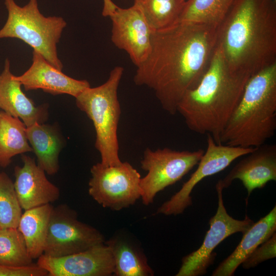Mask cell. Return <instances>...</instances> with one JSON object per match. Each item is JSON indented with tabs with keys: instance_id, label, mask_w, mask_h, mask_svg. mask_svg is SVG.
I'll list each match as a JSON object with an SVG mask.
<instances>
[{
	"instance_id": "6da1fadb",
	"label": "cell",
	"mask_w": 276,
	"mask_h": 276,
	"mask_svg": "<svg viewBox=\"0 0 276 276\" xmlns=\"http://www.w3.org/2000/svg\"><path fill=\"white\" fill-rule=\"evenodd\" d=\"M216 26L178 21L153 32L146 59L136 67L133 81L152 89L171 114L185 93L200 82L217 45Z\"/></svg>"
},
{
	"instance_id": "7a4b0ae2",
	"label": "cell",
	"mask_w": 276,
	"mask_h": 276,
	"mask_svg": "<svg viewBox=\"0 0 276 276\" xmlns=\"http://www.w3.org/2000/svg\"><path fill=\"white\" fill-rule=\"evenodd\" d=\"M217 45L237 74L276 63V0H235L217 27Z\"/></svg>"
},
{
	"instance_id": "3957f363",
	"label": "cell",
	"mask_w": 276,
	"mask_h": 276,
	"mask_svg": "<svg viewBox=\"0 0 276 276\" xmlns=\"http://www.w3.org/2000/svg\"><path fill=\"white\" fill-rule=\"evenodd\" d=\"M250 77L232 72L216 45L209 65L198 84L187 91L177 107L187 127L209 134L217 144Z\"/></svg>"
},
{
	"instance_id": "277c9868",
	"label": "cell",
	"mask_w": 276,
	"mask_h": 276,
	"mask_svg": "<svg viewBox=\"0 0 276 276\" xmlns=\"http://www.w3.org/2000/svg\"><path fill=\"white\" fill-rule=\"evenodd\" d=\"M276 130V63L253 75L220 136V143L255 148Z\"/></svg>"
},
{
	"instance_id": "5b68a950",
	"label": "cell",
	"mask_w": 276,
	"mask_h": 276,
	"mask_svg": "<svg viewBox=\"0 0 276 276\" xmlns=\"http://www.w3.org/2000/svg\"><path fill=\"white\" fill-rule=\"evenodd\" d=\"M124 68L114 67L108 79L95 87H89L76 98L77 107L92 121L95 131V147L101 163L106 166L120 165L118 128L121 110L118 97V87Z\"/></svg>"
},
{
	"instance_id": "8992f818",
	"label": "cell",
	"mask_w": 276,
	"mask_h": 276,
	"mask_svg": "<svg viewBox=\"0 0 276 276\" xmlns=\"http://www.w3.org/2000/svg\"><path fill=\"white\" fill-rule=\"evenodd\" d=\"M8 17L0 30V39L14 38L29 44L41 54L52 65L62 71L57 44L66 25L59 16H44L40 12L37 0H30L23 7L14 0H4Z\"/></svg>"
},
{
	"instance_id": "52a82bcc",
	"label": "cell",
	"mask_w": 276,
	"mask_h": 276,
	"mask_svg": "<svg viewBox=\"0 0 276 276\" xmlns=\"http://www.w3.org/2000/svg\"><path fill=\"white\" fill-rule=\"evenodd\" d=\"M204 150L178 151L168 148L154 151L147 148L141 167L147 174L141 178V198L144 205L153 202L156 194L180 180L198 164Z\"/></svg>"
},
{
	"instance_id": "ba28073f",
	"label": "cell",
	"mask_w": 276,
	"mask_h": 276,
	"mask_svg": "<svg viewBox=\"0 0 276 276\" xmlns=\"http://www.w3.org/2000/svg\"><path fill=\"white\" fill-rule=\"evenodd\" d=\"M89 195L103 208L119 211L141 197V175L129 163L106 166L101 162L90 169Z\"/></svg>"
},
{
	"instance_id": "9c48e42d",
	"label": "cell",
	"mask_w": 276,
	"mask_h": 276,
	"mask_svg": "<svg viewBox=\"0 0 276 276\" xmlns=\"http://www.w3.org/2000/svg\"><path fill=\"white\" fill-rule=\"evenodd\" d=\"M104 242L100 231L79 221L75 210L61 204L53 207L43 255L59 258Z\"/></svg>"
},
{
	"instance_id": "30bf717a",
	"label": "cell",
	"mask_w": 276,
	"mask_h": 276,
	"mask_svg": "<svg viewBox=\"0 0 276 276\" xmlns=\"http://www.w3.org/2000/svg\"><path fill=\"white\" fill-rule=\"evenodd\" d=\"M216 190L218 208L215 215L209 221L210 228L200 247L182 258L176 276H199L205 274L216 256L214 252L215 248L229 236L238 232L244 234L254 223L247 215L242 220L231 216L224 205L222 190L216 188Z\"/></svg>"
},
{
	"instance_id": "8fae6325",
	"label": "cell",
	"mask_w": 276,
	"mask_h": 276,
	"mask_svg": "<svg viewBox=\"0 0 276 276\" xmlns=\"http://www.w3.org/2000/svg\"><path fill=\"white\" fill-rule=\"evenodd\" d=\"M206 135V149L198 163L196 170L179 191L158 208L157 214L176 215L182 213L192 204L191 193L198 183L206 177L222 171L236 159L246 155L254 149L217 144L210 134Z\"/></svg>"
},
{
	"instance_id": "7c38bea8",
	"label": "cell",
	"mask_w": 276,
	"mask_h": 276,
	"mask_svg": "<svg viewBox=\"0 0 276 276\" xmlns=\"http://www.w3.org/2000/svg\"><path fill=\"white\" fill-rule=\"evenodd\" d=\"M109 17L112 43L125 51L132 63L139 66L149 55L153 32L142 11L133 3L127 8L118 7Z\"/></svg>"
},
{
	"instance_id": "4fadbf2b",
	"label": "cell",
	"mask_w": 276,
	"mask_h": 276,
	"mask_svg": "<svg viewBox=\"0 0 276 276\" xmlns=\"http://www.w3.org/2000/svg\"><path fill=\"white\" fill-rule=\"evenodd\" d=\"M37 264L49 276H109L114 262L109 247L104 243L84 251L59 258L42 255Z\"/></svg>"
},
{
	"instance_id": "5bb4252c",
	"label": "cell",
	"mask_w": 276,
	"mask_h": 276,
	"mask_svg": "<svg viewBox=\"0 0 276 276\" xmlns=\"http://www.w3.org/2000/svg\"><path fill=\"white\" fill-rule=\"evenodd\" d=\"M240 160L216 188L222 190L239 179L246 189L248 197L256 189L264 187L270 181L276 180V145L266 143L254 148Z\"/></svg>"
},
{
	"instance_id": "9a60e30c",
	"label": "cell",
	"mask_w": 276,
	"mask_h": 276,
	"mask_svg": "<svg viewBox=\"0 0 276 276\" xmlns=\"http://www.w3.org/2000/svg\"><path fill=\"white\" fill-rule=\"evenodd\" d=\"M13 78L26 90L41 89L54 95L67 94L76 98L90 87L85 80H77L67 76L50 63L39 52L33 51L32 64L20 76Z\"/></svg>"
},
{
	"instance_id": "2e32d148",
	"label": "cell",
	"mask_w": 276,
	"mask_h": 276,
	"mask_svg": "<svg viewBox=\"0 0 276 276\" xmlns=\"http://www.w3.org/2000/svg\"><path fill=\"white\" fill-rule=\"evenodd\" d=\"M23 165L14 168V188L22 209L51 203L60 197L59 189L47 178L45 171L30 156L22 155Z\"/></svg>"
},
{
	"instance_id": "e0dca14e",
	"label": "cell",
	"mask_w": 276,
	"mask_h": 276,
	"mask_svg": "<svg viewBox=\"0 0 276 276\" xmlns=\"http://www.w3.org/2000/svg\"><path fill=\"white\" fill-rule=\"evenodd\" d=\"M21 84L13 78L8 59L0 75V108L9 114L20 119L27 127L35 123H43L48 119L47 106H36L22 91Z\"/></svg>"
},
{
	"instance_id": "ac0fdd59",
	"label": "cell",
	"mask_w": 276,
	"mask_h": 276,
	"mask_svg": "<svg viewBox=\"0 0 276 276\" xmlns=\"http://www.w3.org/2000/svg\"><path fill=\"white\" fill-rule=\"evenodd\" d=\"M276 231V207L255 223L244 233L234 251L213 272V276H232L237 268L260 244L268 240Z\"/></svg>"
},
{
	"instance_id": "d6986e66",
	"label": "cell",
	"mask_w": 276,
	"mask_h": 276,
	"mask_svg": "<svg viewBox=\"0 0 276 276\" xmlns=\"http://www.w3.org/2000/svg\"><path fill=\"white\" fill-rule=\"evenodd\" d=\"M29 143L37 159V164L49 175L59 170V155L62 141L55 128L43 123H35L26 128Z\"/></svg>"
},
{
	"instance_id": "ffe728a7",
	"label": "cell",
	"mask_w": 276,
	"mask_h": 276,
	"mask_svg": "<svg viewBox=\"0 0 276 276\" xmlns=\"http://www.w3.org/2000/svg\"><path fill=\"white\" fill-rule=\"evenodd\" d=\"M51 203L25 210L17 228L24 239L28 253L33 259L43 254L51 214Z\"/></svg>"
},
{
	"instance_id": "44dd1931",
	"label": "cell",
	"mask_w": 276,
	"mask_h": 276,
	"mask_svg": "<svg viewBox=\"0 0 276 276\" xmlns=\"http://www.w3.org/2000/svg\"><path fill=\"white\" fill-rule=\"evenodd\" d=\"M22 121L0 111V166L7 167L13 157L33 151Z\"/></svg>"
},
{
	"instance_id": "7402d4cb",
	"label": "cell",
	"mask_w": 276,
	"mask_h": 276,
	"mask_svg": "<svg viewBox=\"0 0 276 276\" xmlns=\"http://www.w3.org/2000/svg\"><path fill=\"white\" fill-rule=\"evenodd\" d=\"M109 247L114 262L113 275L117 276H149L154 272L141 251L129 242L114 238L105 241Z\"/></svg>"
},
{
	"instance_id": "603a6c76",
	"label": "cell",
	"mask_w": 276,
	"mask_h": 276,
	"mask_svg": "<svg viewBox=\"0 0 276 276\" xmlns=\"http://www.w3.org/2000/svg\"><path fill=\"white\" fill-rule=\"evenodd\" d=\"M235 0H186L178 21L217 27Z\"/></svg>"
},
{
	"instance_id": "cb8c5ba5",
	"label": "cell",
	"mask_w": 276,
	"mask_h": 276,
	"mask_svg": "<svg viewBox=\"0 0 276 276\" xmlns=\"http://www.w3.org/2000/svg\"><path fill=\"white\" fill-rule=\"evenodd\" d=\"M186 0H134L154 31L178 21Z\"/></svg>"
},
{
	"instance_id": "d4e9b609",
	"label": "cell",
	"mask_w": 276,
	"mask_h": 276,
	"mask_svg": "<svg viewBox=\"0 0 276 276\" xmlns=\"http://www.w3.org/2000/svg\"><path fill=\"white\" fill-rule=\"evenodd\" d=\"M32 261L18 229L0 227V264L24 266Z\"/></svg>"
},
{
	"instance_id": "484cf974",
	"label": "cell",
	"mask_w": 276,
	"mask_h": 276,
	"mask_svg": "<svg viewBox=\"0 0 276 276\" xmlns=\"http://www.w3.org/2000/svg\"><path fill=\"white\" fill-rule=\"evenodd\" d=\"M22 214L14 183L0 172V227L17 228Z\"/></svg>"
},
{
	"instance_id": "4316f807",
	"label": "cell",
	"mask_w": 276,
	"mask_h": 276,
	"mask_svg": "<svg viewBox=\"0 0 276 276\" xmlns=\"http://www.w3.org/2000/svg\"><path fill=\"white\" fill-rule=\"evenodd\" d=\"M276 256L275 233L258 246L241 264L245 269L255 267L260 263Z\"/></svg>"
},
{
	"instance_id": "83f0119b",
	"label": "cell",
	"mask_w": 276,
	"mask_h": 276,
	"mask_svg": "<svg viewBox=\"0 0 276 276\" xmlns=\"http://www.w3.org/2000/svg\"><path fill=\"white\" fill-rule=\"evenodd\" d=\"M48 272L36 264L13 266L0 264V276H46Z\"/></svg>"
},
{
	"instance_id": "f1b7e54d",
	"label": "cell",
	"mask_w": 276,
	"mask_h": 276,
	"mask_svg": "<svg viewBox=\"0 0 276 276\" xmlns=\"http://www.w3.org/2000/svg\"><path fill=\"white\" fill-rule=\"evenodd\" d=\"M103 7L102 14L104 17H109L110 15L118 7L111 0H103Z\"/></svg>"
}]
</instances>
